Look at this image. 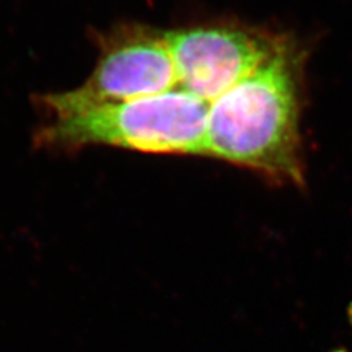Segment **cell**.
<instances>
[{
    "instance_id": "obj_1",
    "label": "cell",
    "mask_w": 352,
    "mask_h": 352,
    "mask_svg": "<svg viewBox=\"0 0 352 352\" xmlns=\"http://www.w3.org/2000/svg\"><path fill=\"white\" fill-rule=\"evenodd\" d=\"M305 60L304 47L283 36L266 62L208 104L203 154L302 188Z\"/></svg>"
},
{
    "instance_id": "obj_2",
    "label": "cell",
    "mask_w": 352,
    "mask_h": 352,
    "mask_svg": "<svg viewBox=\"0 0 352 352\" xmlns=\"http://www.w3.org/2000/svg\"><path fill=\"white\" fill-rule=\"evenodd\" d=\"M44 144L112 146L153 154H203L208 104L181 88L135 100L50 109Z\"/></svg>"
},
{
    "instance_id": "obj_3",
    "label": "cell",
    "mask_w": 352,
    "mask_h": 352,
    "mask_svg": "<svg viewBox=\"0 0 352 352\" xmlns=\"http://www.w3.org/2000/svg\"><path fill=\"white\" fill-rule=\"evenodd\" d=\"M178 88L166 32L124 25L102 38L100 56L75 90L46 97L49 109H80L157 96Z\"/></svg>"
},
{
    "instance_id": "obj_4",
    "label": "cell",
    "mask_w": 352,
    "mask_h": 352,
    "mask_svg": "<svg viewBox=\"0 0 352 352\" xmlns=\"http://www.w3.org/2000/svg\"><path fill=\"white\" fill-rule=\"evenodd\" d=\"M282 37L239 24L166 31L178 88L207 104L266 62Z\"/></svg>"
},
{
    "instance_id": "obj_5",
    "label": "cell",
    "mask_w": 352,
    "mask_h": 352,
    "mask_svg": "<svg viewBox=\"0 0 352 352\" xmlns=\"http://www.w3.org/2000/svg\"><path fill=\"white\" fill-rule=\"evenodd\" d=\"M346 314H348V322H349V324H351V327H352V302H351L349 307H348Z\"/></svg>"
},
{
    "instance_id": "obj_6",
    "label": "cell",
    "mask_w": 352,
    "mask_h": 352,
    "mask_svg": "<svg viewBox=\"0 0 352 352\" xmlns=\"http://www.w3.org/2000/svg\"><path fill=\"white\" fill-rule=\"evenodd\" d=\"M333 352H349V351H346V349H338V351H333Z\"/></svg>"
}]
</instances>
